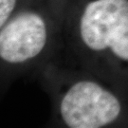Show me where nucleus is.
<instances>
[{
    "mask_svg": "<svg viewBox=\"0 0 128 128\" xmlns=\"http://www.w3.org/2000/svg\"><path fill=\"white\" fill-rule=\"evenodd\" d=\"M120 112L118 99L93 82H78L64 94L61 114L72 128H99L113 122Z\"/></svg>",
    "mask_w": 128,
    "mask_h": 128,
    "instance_id": "obj_2",
    "label": "nucleus"
},
{
    "mask_svg": "<svg viewBox=\"0 0 128 128\" xmlns=\"http://www.w3.org/2000/svg\"><path fill=\"white\" fill-rule=\"evenodd\" d=\"M16 0H0V26L3 27L15 7Z\"/></svg>",
    "mask_w": 128,
    "mask_h": 128,
    "instance_id": "obj_4",
    "label": "nucleus"
},
{
    "mask_svg": "<svg viewBox=\"0 0 128 128\" xmlns=\"http://www.w3.org/2000/svg\"><path fill=\"white\" fill-rule=\"evenodd\" d=\"M81 37L92 50L109 48L128 61V0H95L86 6L80 23Z\"/></svg>",
    "mask_w": 128,
    "mask_h": 128,
    "instance_id": "obj_1",
    "label": "nucleus"
},
{
    "mask_svg": "<svg viewBox=\"0 0 128 128\" xmlns=\"http://www.w3.org/2000/svg\"><path fill=\"white\" fill-rule=\"evenodd\" d=\"M46 43V24L40 15L23 12L14 17L0 32V57L12 64L35 57Z\"/></svg>",
    "mask_w": 128,
    "mask_h": 128,
    "instance_id": "obj_3",
    "label": "nucleus"
}]
</instances>
